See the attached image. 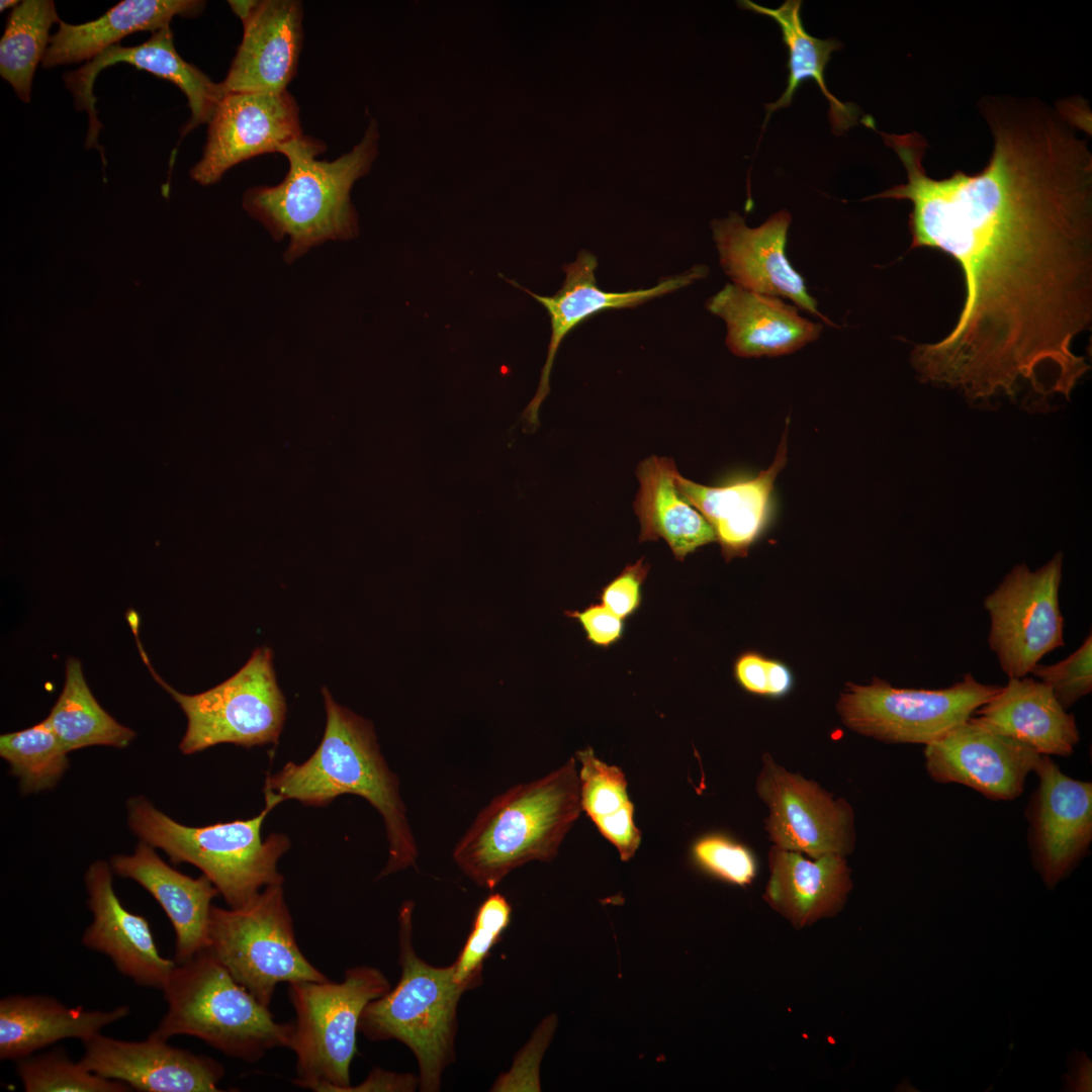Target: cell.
<instances>
[{
	"instance_id": "obj_1",
	"label": "cell",
	"mask_w": 1092,
	"mask_h": 1092,
	"mask_svg": "<svg viewBox=\"0 0 1092 1092\" xmlns=\"http://www.w3.org/2000/svg\"><path fill=\"white\" fill-rule=\"evenodd\" d=\"M987 165L932 178L926 147L895 151L907 181L872 196L912 203L910 248L960 265L965 301L950 332L915 345L918 379L976 407L1007 399L1028 413L1069 401L1090 369L1073 347L1092 325V153L1061 120L997 112Z\"/></svg>"
},
{
	"instance_id": "obj_2",
	"label": "cell",
	"mask_w": 1092,
	"mask_h": 1092,
	"mask_svg": "<svg viewBox=\"0 0 1092 1092\" xmlns=\"http://www.w3.org/2000/svg\"><path fill=\"white\" fill-rule=\"evenodd\" d=\"M327 723L315 751L301 763L287 762L268 776L265 808L286 800L323 807L351 794L368 801L381 815L388 840V859L379 877L416 864L418 847L399 794L396 775L388 767L370 721L340 706L326 688Z\"/></svg>"
},
{
	"instance_id": "obj_3",
	"label": "cell",
	"mask_w": 1092,
	"mask_h": 1092,
	"mask_svg": "<svg viewBox=\"0 0 1092 1092\" xmlns=\"http://www.w3.org/2000/svg\"><path fill=\"white\" fill-rule=\"evenodd\" d=\"M377 121L371 117L351 151L333 161L317 160L325 144L302 134L284 144L279 153L288 171L277 185L248 189L243 207L275 241L289 237L284 253L293 262L310 248L327 241H346L358 234V216L351 202L354 183L371 169L379 146Z\"/></svg>"
},
{
	"instance_id": "obj_4",
	"label": "cell",
	"mask_w": 1092,
	"mask_h": 1092,
	"mask_svg": "<svg viewBox=\"0 0 1092 1092\" xmlns=\"http://www.w3.org/2000/svg\"><path fill=\"white\" fill-rule=\"evenodd\" d=\"M581 809L576 761L494 797L453 848L458 868L493 890L507 875L533 861H550Z\"/></svg>"
},
{
	"instance_id": "obj_5",
	"label": "cell",
	"mask_w": 1092,
	"mask_h": 1092,
	"mask_svg": "<svg viewBox=\"0 0 1092 1092\" xmlns=\"http://www.w3.org/2000/svg\"><path fill=\"white\" fill-rule=\"evenodd\" d=\"M414 903L398 914L400 978L393 989L364 1008L359 1031L373 1041L395 1039L414 1054L423 1092L440 1090L443 1072L455 1061L457 1008L466 990L454 981L453 966L423 961L413 943Z\"/></svg>"
},
{
	"instance_id": "obj_6",
	"label": "cell",
	"mask_w": 1092,
	"mask_h": 1092,
	"mask_svg": "<svg viewBox=\"0 0 1092 1092\" xmlns=\"http://www.w3.org/2000/svg\"><path fill=\"white\" fill-rule=\"evenodd\" d=\"M162 991L168 1010L153 1036H195L250 1063L289 1045L294 1023L276 1021L206 948L176 964Z\"/></svg>"
},
{
	"instance_id": "obj_7",
	"label": "cell",
	"mask_w": 1092,
	"mask_h": 1092,
	"mask_svg": "<svg viewBox=\"0 0 1092 1092\" xmlns=\"http://www.w3.org/2000/svg\"><path fill=\"white\" fill-rule=\"evenodd\" d=\"M127 811L128 825L142 841L164 850L174 863L199 869L231 908L243 907L263 887L283 882L277 863L290 843L284 834L262 838V824L270 812L266 808L250 819L201 827L178 823L143 796L131 798Z\"/></svg>"
},
{
	"instance_id": "obj_8",
	"label": "cell",
	"mask_w": 1092,
	"mask_h": 1092,
	"mask_svg": "<svg viewBox=\"0 0 1092 1092\" xmlns=\"http://www.w3.org/2000/svg\"><path fill=\"white\" fill-rule=\"evenodd\" d=\"M388 990L385 975L369 966L349 968L341 982L288 984L296 1014L288 1045L296 1057L293 1083L317 1092H347L362 1012Z\"/></svg>"
},
{
	"instance_id": "obj_9",
	"label": "cell",
	"mask_w": 1092,
	"mask_h": 1092,
	"mask_svg": "<svg viewBox=\"0 0 1092 1092\" xmlns=\"http://www.w3.org/2000/svg\"><path fill=\"white\" fill-rule=\"evenodd\" d=\"M206 949L262 1005L279 983L327 981L299 948L282 884L265 887L249 904L211 906Z\"/></svg>"
},
{
	"instance_id": "obj_10",
	"label": "cell",
	"mask_w": 1092,
	"mask_h": 1092,
	"mask_svg": "<svg viewBox=\"0 0 1092 1092\" xmlns=\"http://www.w3.org/2000/svg\"><path fill=\"white\" fill-rule=\"evenodd\" d=\"M135 640L153 676L187 717V729L179 744L182 753L193 754L220 743L250 748L278 742L286 703L276 680L270 648L255 649L246 664L221 684L196 695H185L155 672L136 633Z\"/></svg>"
},
{
	"instance_id": "obj_11",
	"label": "cell",
	"mask_w": 1092,
	"mask_h": 1092,
	"mask_svg": "<svg viewBox=\"0 0 1092 1092\" xmlns=\"http://www.w3.org/2000/svg\"><path fill=\"white\" fill-rule=\"evenodd\" d=\"M999 689L971 673L937 690L899 689L875 677L867 686L848 684L836 709L842 722L863 736L927 745L972 717Z\"/></svg>"
},
{
	"instance_id": "obj_12",
	"label": "cell",
	"mask_w": 1092,
	"mask_h": 1092,
	"mask_svg": "<svg viewBox=\"0 0 1092 1092\" xmlns=\"http://www.w3.org/2000/svg\"><path fill=\"white\" fill-rule=\"evenodd\" d=\"M1063 561L1058 552L1035 570L1016 564L984 600L988 644L1008 678L1028 675L1044 655L1065 645Z\"/></svg>"
},
{
	"instance_id": "obj_13",
	"label": "cell",
	"mask_w": 1092,
	"mask_h": 1092,
	"mask_svg": "<svg viewBox=\"0 0 1092 1092\" xmlns=\"http://www.w3.org/2000/svg\"><path fill=\"white\" fill-rule=\"evenodd\" d=\"M755 790L768 814L764 829L772 845L817 858L846 856L855 846L854 813L816 782L791 772L764 754Z\"/></svg>"
},
{
	"instance_id": "obj_14",
	"label": "cell",
	"mask_w": 1092,
	"mask_h": 1092,
	"mask_svg": "<svg viewBox=\"0 0 1092 1092\" xmlns=\"http://www.w3.org/2000/svg\"><path fill=\"white\" fill-rule=\"evenodd\" d=\"M1037 786L1026 807L1027 842L1034 870L1053 890L1088 854L1092 842V784L1061 770L1041 755Z\"/></svg>"
},
{
	"instance_id": "obj_15",
	"label": "cell",
	"mask_w": 1092,
	"mask_h": 1092,
	"mask_svg": "<svg viewBox=\"0 0 1092 1092\" xmlns=\"http://www.w3.org/2000/svg\"><path fill=\"white\" fill-rule=\"evenodd\" d=\"M207 124L202 157L190 170L191 178L205 186L244 161L279 153L303 134L299 106L288 90L225 94Z\"/></svg>"
},
{
	"instance_id": "obj_16",
	"label": "cell",
	"mask_w": 1092,
	"mask_h": 1092,
	"mask_svg": "<svg viewBox=\"0 0 1092 1092\" xmlns=\"http://www.w3.org/2000/svg\"><path fill=\"white\" fill-rule=\"evenodd\" d=\"M923 755L934 782L964 785L996 801L1018 798L1041 756L974 715L925 745Z\"/></svg>"
},
{
	"instance_id": "obj_17",
	"label": "cell",
	"mask_w": 1092,
	"mask_h": 1092,
	"mask_svg": "<svg viewBox=\"0 0 1092 1092\" xmlns=\"http://www.w3.org/2000/svg\"><path fill=\"white\" fill-rule=\"evenodd\" d=\"M117 63L132 65L139 70L168 80L186 95L191 115L180 130L181 139L195 127L208 123L224 96L219 83H214L197 67L180 57L175 49L170 27L153 32L147 41L139 46L121 47L117 43L106 49L80 69L64 75L66 87L74 97L75 108L85 110L88 114L86 148H97L103 161V150L98 144L102 124L97 118L93 85L100 71Z\"/></svg>"
},
{
	"instance_id": "obj_18",
	"label": "cell",
	"mask_w": 1092,
	"mask_h": 1092,
	"mask_svg": "<svg viewBox=\"0 0 1092 1092\" xmlns=\"http://www.w3.org/2000/svg\"><path fill=\"white\" fill-rule=\"evenodd\" d=\"M791 214L783 209L757 228L746 225L737 212L711 222L720 264L732 283L747 290L789 298L795 306L835 327L817 308L808 293L804 278L792 267L786 255Z\"/></svg>"
},
{
	"instance_id": "obj_19",
	"label": "cell",
	"mask_w": 1092,
	"mask_h": 1092,
	"mask_svg": "<svg viewBox=\"0 0 1092 1092\" xmlns=\"http://www.w3.org/2000/svg\"><path fill=\"white\" fill-rule=\"evenodd\" d=\"M597 266L595 255L581 251L574 262L563 267L565 280L560 289L551 296L535 294L512 282L544 306L551 327L547 357L538 389L523 413V421L532 431L539 425V410L550 391V374L556 353L570 331L596 313L612 308L635 307L705 278L709 272L707 266L696 265L686 272L660 280L650 288L611 292L598 286L595 276Z\"/></svg>"
},
{
	"instance_id": "obj_20",
	"label": "cell",
	"mask_w": 1092,
	"mask_h": 1092,
	"mask_svg": "<svg viewBox=\"0 0 1092 1092\" xmlns=\"http://www.w3.org/2000/svg\"><path fill=\"white\" fill-rule=\"evenodd\" d=\"M81 1063L89 1071L143 1092H213L224 1075L222 1065L203 1055L173 1046L153 1035L142 1041L98 1033L83 1042Z\"/></svg>"
},
{
	"instance_id": "obj_21",
	"label": "cell",
	"mask_w": 1092,
	"mask_h": 1092,
	"mask_svg": "<svg viewBox=\"0 0 1092 1092\" xmlns=\"http://www.w3.org/2000/svg\"><path fill=\"white\" fill-rule=\"evenodd\" d=\"M303 5L261 0L243 21L244 33L219 86L229 93H280L294 78L303 42Z\"/></svg>"
},
{
	"instance_id": "obj_22",
	"label": "cell",
	"mask_w": 1092,
	"mask_h": 1092,
	"mask_svg": "<svg viewBox=\"0 0 1092 1092\" xmlns=\"http://www.w3.org/2000/svg\"><path fill=\"white\" fill-rule=\"evenodd\" d=\"M93 919L82 943L106 954L123 976L144 987L163 989L176 963L162 957L148 920L128 911L113 889L112 868L104 860L85 874Z\"/></svg>"
},
{
	"instance_id": "obj_23",
	"label": "cell",
	"mask_w": 1092,
	"mask_h": 1092,
	"mask_svg": "<svg viewBox=\"0 0 1092 1092\" xmlns=\"http://www.w3.org/2000/svg\"><path fill=\"white\" fill-rule=\"evenodd\" d=\"M725 321L726 345L739 357L781 356L817 340L822 325L811 322L780 297L727 283L706 303Z\"/></svg>"
},
{
	"instance_id": "obj_24",
	"label": "cell",
	"mask_w": 1092,
	"mask_h": 1092,
	"mask_svg": "<svg viewBox=\"0 0 1092 1092\" xmlns=\"http://www.w3.org/2000/svg\"><path fill=\"white\" fill-rule=\"evenodd\" d=\"M111 868L145 888L165 911L175 932L176 964L207 947L211 901L219 892L206 876L194 879L178 872L145 841L130 855L113 856Z\"/></svg>"
},
{
	"instance_id": "obj_25",
	"label": "cell",
	"mask_w": 1092,
	"mask_h": 1092,
	"mask_svg": "<svg viewBox=\"0 0 1092 1092\" xmlns=\"http://www.w3.org/2000/svg\"><path fill=\"white\" fill-rule=\"evenodd\" d=\"M767 863L763 900L797 929L835 916L852 889L851 871L842 855L809 859L771 845Z\"/></svg>"
},
{
	"instance_id": "obj_26",
	"label": "cell",
	"mask_w": 1092,
	"mask_h": 1092,
	"mask_svg": "<svg viewBox=\"0 0 1092 1092\" xmlns=\"http://www.w3.org/2000/svg\"><path fill=\"white\" fill-rule=\"evenodd\" d=\"M787 433L771 465L753 478L708 486L675 473L676 487L710 524L727 561L745 556L765 525L775 480L787 463Z\"/></svg>"
},
{
	"instance_id": "obj_27",
	"label": "cell",
	"mask_w": 1092,
	"mask_h": 1092,
	"mask_svg": "<svg viewBox=\"0 0 1092 1092\" xmlns=\"http://www.w3.org/2000/svg\"><path fill=\"white\" fill-rule=\"evenodd\" d=\"M976 713L994 730L1040 755L1070 756L1080 740L1075 716L1031 676L1009 678Z\"/></svg>"
},
{
	"instance_id": "obj_28",
	"label": "cell",
	"mask_w": 1092,
	"mask_h": 1092,
	"mask_svg": "<svg viewBox=\"0 0 1092 1092\" xmlns=\"http://www.w3.org/2000/svg\"><path fill=\"white\" fill-rule=\"evenodd\" d=\"M128 1006L110 1011L69 1007L42 995H12L0 1000V1059L18 1061L67 1038L83 1042L126 1017Z\"/></svg>"
},
{
	"instance_id": "obj_29",
	"label": "cell",
	"mask_w": 1092,
	"mask_h": 1092,
	"mask_svg": "<svg viewBox=\"0 0 1092 1092\" xmlns=\"http://www.w3.org/2000/svg\"><path fill=\"white\" fill-rule=\"evenodd\" d=\"M205 4L200 0H124L93 21L69 24L61 20L50 37L42 67L89 62L130 33L170 27L175 16H198Z\"/></svg>"
},
{
	"instance_id": "obj_30",
	"label": "cell",
	"mask_w": 1092,
	"mask_h": 1092,
	"mask_svg": "<svg viewBox=\"0 0 1092 1092\" xmlns=\"http://www.w3.org/2000/svg\"><path fill=\"white\" fill-rule=\"evenodd\" d=\"M673 459L652 455L636 469L639 488L633 503L640 524L639 541L663 539L677 560L716 541L707 520L676 487Z\"/></svg>"
},
{
	"instance_id": "obj_31",
	"label": "cell",
	"mask_w": 1092,
	"mask_h": 1092,
	"mask_svg": "<svg viewBox=\"0 0 1092 1092\" xmlns=\"http://www.w3.org/2000/svg\"><path fill=\"white\" fill-rule=\"evenodd\" d=\"M739 6L772 18L781 28L789 54L786 90L777 101L765 104L764 124L774 111L790 106L797 89L808 79L817 84L829 103L828 119L835 134L843 133L859 121L858 107L852 102L839 101L827 89L824 79V71L831 54L842 44L833 37L821 39L807 32L801 18L802 1L787 0L778 8H768L744 0L739 1Z\"/></svg>"
},
{
	"instance_id": "obj_32",
	"label": "cell",
	"mask_w": 1092,
	"mask_h": 1092,
	"mask_svg": "<svg viewBox=\"0 0 1092 1092\" xmlns=\"http://www.w3.org/2000/svg\"><path fill=\"white\" fill-rule=\"evenodd\" d=\"M581 763L578 775L581 809L595 822L601 834L613 843L622 860L635 854L641 842L634 823V807L627 793L624 772L616 765L599 759L587 747L576 753Z\"/></svg>"
},
{
	"instance_id": "obj_33",
	"label": "cell",
	"mask_w": 1092,
	"mask_h": 1092,
	"mask_svg": "<svg viewBox=\"0 0 1092 1092\" xmlns=\"http://www.w3.org/2000/svg\"><path fill=\"white\" fill-rule=\"evenodd\" d=\"M44 721L68 752L94 745L123 748L135 736L99 705L73 657L66 664L63 691Z\"/></svg>"
},
{
	"instance_id": "obj_34",
	"label": "cell",
	"mask_w": 1092,
	"mask_h": 1092,
	"mask_svg": "<svg viewBox=\"0 0 1092 1092\" xmlns=\"http://www.w3.org/2000/svg\"><path fill=\"white\" fill-rule=\"evenodd\" d=\"M60 21L52 0L21 1L8 15L0 40V74L23 102L30 101L34 72L49 47V31Z\"/></svg>"
},
{
	"instance_id": "obj_35",
	"label": "cell",
	"mask_w": 1092,
	"mask_h": 1092,
	"mask_svg": "<svg viewBox=\"0 0 1092 1092\" xmlns=\"http://www.w3.org/2000/svg\"><path fill=\"white\" fill-rule=\"evenodd\" d=\"M67 753L44 720L0 737V755L18 778L22 794L54 788L69 766Z\"/></svg>"
},
{
	"instance_id": "obj_36",
	"label": "cell",
	"mask_w": 1092,
	"mask_h": 1092,
	"mask_svg": "<svg viewBox=\"0 0 1092 1092\" xmlns=\"http://www.w3.org/2000/svg\"><path fill=\"white\" fill-rule=\"evenodd\" d=\"M17 1062L16 1073L26 1092H127L123 1082L99 1076L73 1062L62 1051L28 1056Z\"/></svg>"
},
{
	"instance_id": "obj_37",
	"label": "cell",
	"mask_w": 1092,
	"mask_h": 1092,
	"mask_svg": "<svg viewBox=\"0 0 1092 1092\" xmlns=\"http://www.w3.org/2000/svg\"><path fill=\"white\" fill-rule=\"evenodd\" d=\"M512 906L500 893L489 894L476 909L471 930L453 966L454 981L466 991L482 983L483 963L510 925Z\"/></svg>"
},
{
	"instance_id": "obj_38",
	"label": "cell",
	"mask_w": 1092,
	"mask_h": 1092,
	"mask_svg": "<svg viewBox=\"0 0 1092 1092\" xmlns=\"http://www.w3.org/2000/svg\"><path fill=\"white\" fill-rule=\"evenodd\" d=\"M1053 692L1058 702L1068 710L1092 691V636L1067 658L1053 664L1037 663L1030 671Z\"/></svg>"
},
{
	"instance_id": "obj_39",
	"label": "cell",
	"mask_w": 1092,
	"mask_h": 1092,
	"mask_svg": "<svg viewBox=\"0 0 1092 1092\" xmlns=\"http://www.w3.org/2000/svg\"><path fill=\"white\" fill-rule=\"evenodd\" d=\"M693 854L703 870L730 884L746 886L755 879L757 866L752 852L727 837L705 836L696 842Z\"/></svg>"
},
{
	"instance_id": "obj_40",
	"label": "cell",
	"mask_w": 1092,
	"mask_h": 1092,
	"mask_svg": "<svg viewBox=\"0 0 1092 1092\" xmlns=\"http://www.w3.org/2000/svg\"><path fill=\"white\" fill-rule=\"evenodd\" d=\"M648 569L643 558L627 565L602 588V604L623 620L634 614L641 604V588Z\"/></svg>"
},
{
	"instance_id": "obj_41",
	"label": "cell",
	"mask_w": 1092,
	"mask_h": 1092,
	"mask_svg": "<svg viewBox=\"0 0 1092 1092\" xmlns=\"http://www.w3.org/2000/svg\"><path fill=\"white\" fill-rule=\"evenodd\" d=\"M566 616L575 618L594 645L609 647L618 642L624 633V621L602 603L593 604L582 611H567Z\"/></svg>"
},
{
	"instance_id": "obj_42",
	"label": "cell",
	"mask_w": 1092,
	"mask_h": 1092,
	"mask_svg": "<svg viewBox=\"0 0 1092 1092\" xmlns=\"http://www.w3.org/2000/svg\"><path fill=\"white\" fill-rule=\"evenodd\" d=\"M768 659L756 652L741 654L734 663V675L747 692L767 696Z\"/></svg>"
},
{
	"instance_id": "obj_43",
	"label": "cell",
	"mask_w": 1092,
	"mask_h": 1092,
	"mask_svg": "<svg viewBox=\"0 0 1092 1092\" xmlns=\"http://www.w3.org/2000/svg\"><path fill=\"white\" fill-rule=\"evenodd\" d=\"M419 1085V1078L411 1074H398L381 1069H374L358 1086H350L348 1091H414Z\"/></svg>"
},
{
	"instance_id": "obj_44",
	"label": "cell",
	"mask_w": 1092,
	"mask_h": 1092,
	"mask_svg": "<svg viewBox=\"0 0 1092 1092\" xmlns=\"http://www.w3.org/2000/svg\"><path fill=\"white\" fill-rule=\"evenodd\" d=\"M1069 1073L1063 1076L1062 1091L1092 1090V1062L1085 1052L1073 1051L1068 1057Z\"/></svg>"
},
{
	"instance_id": "obj_45",
	"label": "cell",
	"mask_w": 1092,
	"mask_h": 1092,
	"mask_svg": "<svg viewBox=\"0 0 1092 1092\" xmlns=\"http://www.w3.org/2000/svg\"><path fill=\"white\" fill-rule=\"evenodd\" d=\"M767 672V696L783 697L790 692L793 675L785 663L768 659Z\"/></svg>"
},
{
	"instance_id": "obj_46",
	"label": "cell",
	"mask_w": 1092,
	"mask_h": 1092,
	"mask_svg": "<svg viewBox=\"0 0 1092 1092\" xmlns=\"http://www.w3.org/2000/svg\"><path fill=\"white\" fill-rule=\"evenodd\" d=\"M257 3L258 0L229 1V5L232 8L233 12L242 20V22L251 15Z\"/></svg>"
},
{
	"instance_id": "obj_47",
	"label": "cell",
	"mask_w": 1092,
	"mask_h": 1092,
	"mask_svg": "<svg viewBox=\"0 0 1092 1092\" xmlns=\"http://www.w3.org/2000/svg\"><path fill=\"white\" fill-rule=\"evenodd\" d=\"M19 3L20 2L18 0H1L0 11L3 12L5 9L10 7L15 8Z\"/></svg>"
}]
</instances>
